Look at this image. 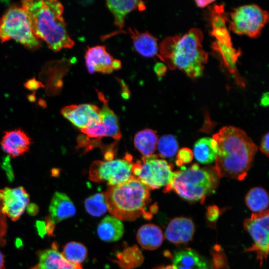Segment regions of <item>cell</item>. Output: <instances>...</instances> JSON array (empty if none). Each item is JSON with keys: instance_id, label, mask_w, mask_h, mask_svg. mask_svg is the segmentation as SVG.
Returning a JSON list of instances; mask_svg holds the SVG:
<instances>
[{"instance_id": "cell-13", "label": "cell", "mask_w": 269, "mask_h": 269, "mask_svg": "<svg viewBox=\"0 0 269 269\" xmlns=\"http://www.w3.org/2000/svg\"><path fill=\"white\" fill-rule=\"evenodd\" d=\"M100 110L94 104H72L63 108L61 113L75 126L82 129L100 122Z\"/></svg>"}, {"instance_id": "cell-1", "label": "cell", "mask_w": 269, "mask_h": 269, "mask_svg": "<svg viewBox=\"0 0 269 269\" xmlns=\"http://www.w3.org/2000/svg\"><path fill=\"white\" fill-rule=\"evenodd\" d=\"M218 147L214 167L219 177L242 180L251 168L258 148L242 129L225 126L213 135Z\"/></svg>"}, {"instance_id": "cell-19", "label": "cell", "mask_w": 269, "mask_h": 269, "mask_svg": "<svg viewBox=\"0 0 269 269\" xmlns=\"http://www.w3.org/2000/svg\"><path fill=\"white\" fill-rule=\"evenodd\" d=\"M106 5L114 16V25L119 28L117 32L111 34L113 36L122 32L126 15L133 10L140 11L145 10V4L141 0H107Z\"/></svg>"}, {"instance_id": "cell-40", "label": "cell", "mask_w": 269, "mask_h": 269, "mask_svg": "<svg viewBox=\"0 0 269 269\" xmlns=\"http://www.w3.org/2000/svg\"><path fill=\"white\" fill-rule=\"evenodd\" d=\"M260 104L263 106H267L269 105V94L268 92L264 93L262 96Z\"/></svg>"}, {"instance_id": "cell-14", "label": "cell", "mask_w": 269, "mask_h": 269, "mask_svg": "<svg viewBox=\"0 0 269 269\" xmlns=\"http://www.w3.org/2000/svg\"><path fill=\"white\" fill-rule=\"evenodd\" d=\"M71 63L69 59L49 62L43 67L40 78L46 83V93L49 95L58 94L62 88V78L68 71Z\"/></svg>"}, {"instance_id": "cell-15", "label": "cell", "mask_w": 269, "mask_h": 269, "mask_svg": "<svg viewBox=\"0 0 269 269\" xmlns=\"http://www.w3.org/2000/svg\"><path fill=\"white\" fill-rule=\"evenodd\" d=\"M37 256V264L30 269H83L81 264L66 259L56 243H53L50 249L38 251Z\"/></svg>"}, {"instance_id": "cell-17", "label": "cell", "mask_w": 269, "mask_h": 269, "mask_svg": "<svg viewBox=\"0 0 269 269\" xmlns=\"http://www.w3.org/2000/svg\"><path fill=\"white\" fill-rule=\"evenodd\" d=\"M195 230L194 224L191 219L176 217L168 223L165 231V237L173 244H186L192 239Z\"/></svg>"}, {"instance_id": "cell-39", "label": "cell", "mask_w": 269, "mask_h": 269, "mask_svg": "<svg viewBox=\"0 0 269 269\" xmlns=\"http://www.w3.org/2000/svg\"><path fill=\"white\" fill-rule=\"evenodd\" d=\"M214 1L215 0H196L195 1L196 5L200 8H204Z\"/></svg>"}, {"instance_id": "cell-30", "label": "cell", "mask_w": 269, "mask_h": 269, "mask_svg": "<svg viewBox=\"0 0 269 269\" xmlns=\"http://www.w3.org/2000/svg\"><path fill=\"white\" fill-rule=\"evenodd\" d=\"M157 147L161 157L171 158L177 152L178 144L175 137L171 134L161 136L157 142Z\"/></svg>"}, {"instance_id": "cell-12", "label": "cell", "mask_w": 269, "mask_h": 269, "mask_svg": "<svg viewBox=\"0 0 269 269\" xmlns=\"http://www.w3.org/2000/svg\"><path fill=\"white\" fill-rule=\"evenodd\" d=\"M76 211L73 202L66 194L55 192L50 202L48 215L45 220L47 233L52 235L56 224L73 217Z\"/></svg>"}, {"instance_id": "cell-5", "label": "cell", "mask_w": 269, "mask_h": 269, "mask_svg": "<svg viewBox=\"0 0 269 269\" xmlns=\"http://www.w3.org/2000/svg\"><path fill=\"white\" fill-rule=\"evenodd\" d=\"M174 172L173 178L164 189V192L174 191L182 198L203 204L207 196L215 190L219 177L214 166L200 167L194 163L188 168L181 166Z\"/></svg>"}, {"instance_id": "cell-33", "label": "cell", "mask_w": 269, "mask_h": 269, "mask_svg": "<svg viewBox=\"0 0 269 269\" xmlns=\"http://www.w3.org/2000/svg\"><path fill=\"white\" fill-rule=\"evenodd\" d=\"M7 230V223L5 215L0 208V245L5 243V236Z\"/></svg>"}, {"instance_id": "cell-36", "label": "cell", "mask_w": 269, "mask_h": 269, "mask_svg": "<svg viewBox=\"0 0 269 269\" xmlns=\"http://www.w3.org/2000/svg\"><path fill=\"white\" fill-rule=\"evenodd\" d=\"M219 214V210L216 206H211L207 208V216L208 220L213 221L217 219Z\"/></svg>"}, {"instance_id": "cell-27", "label": "cell", "mask_w": 269, "mask_h": 269, "mask_svg": "<svg viewBox=\"0 0 269 269\" xmlns=\"http://www.w3.org/2000/svg\"><path fill=\"white\" fill-rule=\"evenodd\" d=\"M245 203L249 209L255 213L264 211L268 207V193L262 188H253L246 194Z\"/></svg>"}, {"instance_id": "cell-25", "label": "cell", "mask_w": 269, "mask_h": 269, "mask_svg": "<svg viewBox=\"0 0 269 269\" xmlns=\"http://www.w3.org/2000/svg\"><path fill=\"white\" fill-rule=\"evenodd\" d=\"M218 151L217 142L213 138L204 137L194 145L193 153L196 160L202 164H210L215 161Z\"/></svg>"}, {"instance_id": "cell-38", "label": "cell", "mask_w": 269, "mask_h": 269, "mask_svg": "<svg viewBox=\"0 0 269 269\" xmlns=\"http://www.w3.org/2000/svg\"><path fill=\"white\" fill-rule=\"evenodd\" d=\"M119 81L122 89V96L125 99L128 98L130 96L128 87L123 80H120Z\"/></svg>"}, {"instance_id": "cell-41", "label": "cell", "mask_w": 269, "mask_h": 269, "mask_svg": "<svg viewBox=\"0 0 269 269\" xmlns=\"http://www.w3.org/2000/svg\"><path fill=\"white\" fill-rule=\"evenodd\" d=\"M112 67L113 70L120 69L121 67V61L118 59H114L112 64Z\"/></svg>"}, {"instance_id": "cell-2", "label": "cell", "mask_w": 269, "mask_h": 269, "mask_svg": "<svg viewBox=\"0 0 269 269\" xmlns=\"http://www.w3.org/2000/svg\"><path fill=\"white\" fill-rule=\"evenodd\" d=\"M21 3L37 39L46 42L54 52L73 47L75 43L68 33L62 16L64 7L59 1L26 0Z\"/></svg>"}, {"instance_id": "cell-16", "label": "cell", "mask_w": 269, "mask_h": 269, "mask_svg": "<svg viewBox=\"0 0 269 269\" xmlns=\"http://www.w3.org/2000/svg\"><path fill=\"white\" fill-rule=\"evenodd\" d=\"M85 59L87 69L90 74L95 72L110 74L113 71L112 64L114 58L104 46L88 47Z\"/></svg>"}, {"instance_id": "cell-23", "label": "cell", "mask_w": 269, "mask_h": 269, "mask_svg": "<svg viewBox=\"0 0 269 269\" xmlns=\"http://www.w3.org/2000/svg\"><path fill=\"white\" fill-rule=\"evenodd\" d=\"M136 237L139 245L148 250L158 248L163 240L162 230L153 224H146L141 226L137 231Z\"/></svg>"}, {"instance_id": "cell-29", "label": "cell", "mask_w": 269, "mask_h": 269, "mask_svg": "<svg viewBox=\"0 0 269 269\" xmlns=\"http://www.w3.org/2000/svg\"><path fill=\"white\" fill-rule=\"evenodd\" d=\"M86 211L91 215L99 217L108 210L105 192L97 193L87 198L84 202Z\"/></svg>"}, {"instance_id": "cell-11", "label": "cell", "mask_w": 269, "mask_h": 269, "mask_svg": "<svg viewBox=\"0 0 269 269\" xmlns=\"http://www.w3.org/2000/svg\"><path fill=\"white\" fill-rule=\"evenodd\" d=\"M29 201V195L22 187L0 189V208L2 213L12 221L20 218Z\"/></svg>"}, {"instance_id": "cell-37", "label": "cell", "mask_w": 269, "mask_h": 269, "mask_svg": "<svg viewBox=\"0 0 269 269\" xmlns=\"http://www.w3.org/2000/svg\"><path fill=\"white\" fill-rule=\"evenodd\" d=\"M25 86L26 88L30 90H35L40 87H44V85L35 78L28 80L25 84Z\"/></svg>"}, {"instance_id": "cell-28", "label": "cell", "mask_w": 269, "mask_h": 269, "mask_svg": "<svg viewBox=\"0 0 269 269\" xmlns=\"http://www.w3.org/2000/svg\"><path fill=\"white\" fill-rule=\"evenodd\" d=\"M87 249L83 244L72 241L64 246L61 254L69 262L80 264L87 258Z\"/></svg>"}, {"instance_id": "cell-7", "label": "cell", "mask_w": 269, "mask_h": 269, "mask_svg": "<svg viewBox=\"0 0 269 269\" xmlns=\"http://www.w3.org/2000/svg\"><path fill=\"white\" fill-rule=\"evenodd\" d=\"M173 168L172 164L153 154L132 163L131 172L149 189L153 190L169 184L174 175Z\"/></svg>"}, {"instance_id": "cell-21", "label": "cell", "mask_w": 269, "mask_h": 269, "mask_svg": "<svg viewBox=\"0 0 269 269\" xmlns=\"http://www.w3.org/2000/svg\"><path fill=\"white\" fill-rule=\"evenodd\" d=\"M172 266L175 269H209L206 261L190 248H185L174 253Z\"/></svg>"}, {"instance_id": "cell-4", "label": "cell", "mask_w": 269, "mask_h": 269, "mask_svg": "<svg viewBox=\"0 0 269 269\" xmlns=\"http://www.w3.org/2000/svg\"><path fill=\"white\" fill-rule=\"evenodd\" d=\"M105 193L108 210L120 220L150 219L157 211L156 205H150L149 188L132 175L126 181L108 186Z\"/></svg>"}, {"instance_id": "cell-31", "label": "cell", "mask_w": 269, "mask_h": 269, "mask_svg": "<svg viewBox=\"0 0 269 269\" xmlns=\"http://www.w3.org/2000/svg\"><path fill=\"white\" fill-rule=\"evenodd\" d=\"M81 131L84 135L91 139L101 140L103 137H107V130L101 122L91 124L81 129Z\"/></svg>"}, {"instance_id": "cell-8", "label": "cell", "mask_w": 269, "mask_h": 269, "mask_svg": "<svg viewBox=\"0 0 269 269\" xmlns=\"http://www.w3.org/2000/svg\"><path fill=\"white\" fill-rule=\"evenodd\" d=\"M229 29L238 35L257 38L269 21V14L256 4L241 6L230 14Z\"/></svg>"}, {"instance_id": "cell-43", "label": "cell", "mask_w": 269, "mask_h": 269, "mask_svg": "<svg viewBox=\"0 0 269 269\" xmlns=\"http://www.w3.org/2000/svg\"><path fill=\"white\" fill-rule=\"evenodd\" d=\"M153 269H175L172 265L160 266Z\"/></svg>"}, {"instance_id": "cell-20", "label": "cell", "mask_w": 269, "mask_h": 269, "mask_svg": "<svg viewBox=\"0 0 269 269\" xmlns=\"http://www.w3.org/2000/svg\"><path fill=\"white\" fill-rule=\"evenodd\" d=\"M128 32L133 41L136 51L141 55L146 57L157 56L161 61L159 54V46L157 39L147 31L140 32L136 28L131 27Z\"/></svg>"}, {"instance_id": "cell-32", "label": "cell", "mask_w": 269, "mask_h": 269, "mask_svg": "<svg viewBox=\"0 0 269 269\" xmlns=\"http://www.w3.org/2000/svg\"><path fill=\"white\" fill-rule=\"evenodd\" d=\"M193 158V153L188 148L184 147L180 149L177 153L176 164L181 167L184 164L191 162Z\"/></svg>"}, {"instance_id": "cell-42", "label": "cell", "mask_w": 269, "mask_h": 269, "mask_svg": "<svg viewBox=\"0 0 269 269\" xmlns=\"http://www.w3.org/2000/svg\"><path fill=\"white\" fill-rule=\"evenodd\" d=\"M5 260L3 254L0 251V269L5 268Z\"/></svg>"}, {"instance_id": "cell-9", "label": "cell", "mask_w": 269, "mask_h": 269, "mask_svg": "<svg viewBox=\"0 0 269 269\" xmlns=\"http://www.w3.org/2000/svg\"><path fill=\"white\" fill-rule=\"evenodd\" d=\"M132 157L127 155L123 159L96 160L89 171V178L95 182H106L108 186L127 181L132 175Z\"/></svg>"}, {"instance_id": "cell-35", "label": "cell", "mask_w": 269, "mask_h": 269, "mask_svg": "<svg viewBox=\"0 0 269 269\" xmlns=\"http://www.w3.org/2000/svg\"><path fill=\"white\" fill-rule=\"evenodd\" d=\"M167 70L166 65L162 62H158L154 66V71L158 77L165 76Z\"/></svg>"}, {"instance_id": "cell-6", "label": "cell", "mask_w": 269, "mask_h": 269, "mask_svg": "<svg viewBox=\"0 0 269 269\" xmlns=\"http://www.w3.org/2000/svg\"><path fill=\"white\" fill-rule=\"evenodd\" d=\"M15 40L29 49H38L40 43L34 35L28 16L22 6L12 4L0 18V40Z\"/></svg>"}, {"instance_id": "cell-18", "label": "cell", "mask_w": 269, "mask_h": 269, "mask_svg": "<svg viewBox=\"0 0 269 269\" xmlns=\"http://www.w3.org/2000/svg\"><path fill=\"white\" fill-rule=\"evenodd\" d=\"M0 144L6 153L11 157H16L29 150L31 141L25 132L17 129L5 132Z\"/></svg>"}, {"instance_id": "cell-34", "label": "cell", "mask_w": 269, "mask_h": 269, "mask_svg": "<svg viewBox=\"0 0 269 269\" xmlns=\"http://www.w3.org/2000/svg\"><path fill=\"white\" fill-rule=\"evenodd\" d=\"M269 133H267L262 138L260 149L267 157L269 155Z\"/></svg>"}, {"instance_id": "cell-26", "label": "cell", "mask_w": 269, "mask_h": 269, "mask_svg": "<svg viewBox=\"0 0 269 269\" xmlns=\"http://www.w3.org/2000/svg\"><path fill=\"white\" fill-rule=\"evenodd\" d=\"M158 140L156 131L145 128L136 134L134 143L135 148L143 157H147L153 155L155 152Z\"/></svg>"}, {"instance_id": "cell-3", "label": "cell", "mask_w": 269, "mask_h": 269, "mask_svg": "<svg viewBox=\"0 0 269 269\" xmlns=\"http://www.w3.org/2000/svg\"><path fill=\"white\" fill-rule=\"evenodd\" d=\"M203 40V32L197 28L182 35L167 37L159 46L162 62L170 70L178 69L191 78L201 76L208 59Z\"/></svg>"}, {"instance_id": "cell-24", "label": "cell", "mask_w": 269, "mask_h": 269, "mask_svg": "<svg viewBox=\"0 0 269 269\" xmlns=\"http://www.w3.org/2000/svg\"><path fill=\"white\" fill-rule=\"evenodd\" d=\"M124 228L122 222L113 216L105 217L97 227L99 237L105 242L119 240L123 236Z\"/></svg>"}, {"instance_id": "cell-10", "label": "cell", "mask_w": 269, "mask_h": 269, "mask_svg": "<svg viewBox=\"0 0 269 269\" xmlns=\"http://www.w3.org/2000/svg\"><path fill=\"white\" fill-rule=\"evenodd\" d=\"M269 210L254 213L244 222V227L253 241L252 246L247 251L256 253L261 265L267 259L269 252Z\"/></svg>"}, {"instance_id": "cell-22", "label": "cell", "mask_w": 269, "mask_h": 269, "mask_svg": "<svg viewBox=\"0 0 269 269\" xmlns=\"http://www.w3.org/2000/svg\"><path fill=\"white\" fill-rule=\"evenodd\" d=\"M96 90L99 100L102 103V106L100 110V122L107 130V137L120 140L122 135L118 117L109 108L108 100L104 94L98 90Z\"/></svg>"}]
</instances>
